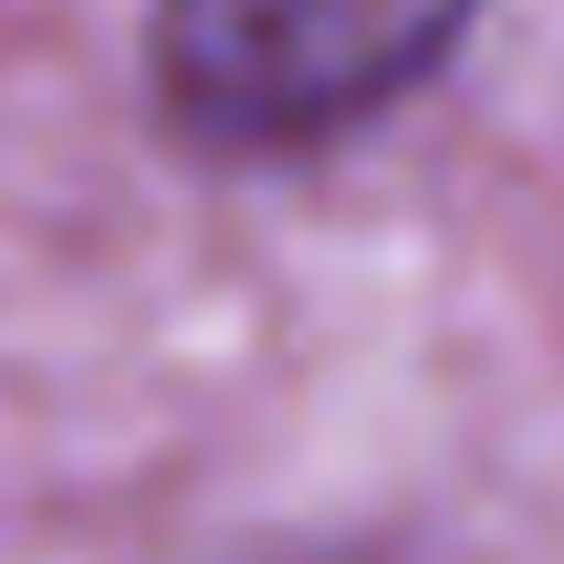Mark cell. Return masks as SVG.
Segmentation results:
<instances>
[{
	"instance_id": "obj_1",
	"label": "cell",
	"mask_w": 564,
	"mask_h": 564,
	"mask_svg": "<svg viewBox=\"0 0 564 564\" xmlns=\"http://www.w3.org/2000/svg\"><path fill=\"white\" fill-rule=\"evenodd\" d=\"M470 0H158V74L209 137H324L460 42Z\"/></svg>"
}]
</instances>
